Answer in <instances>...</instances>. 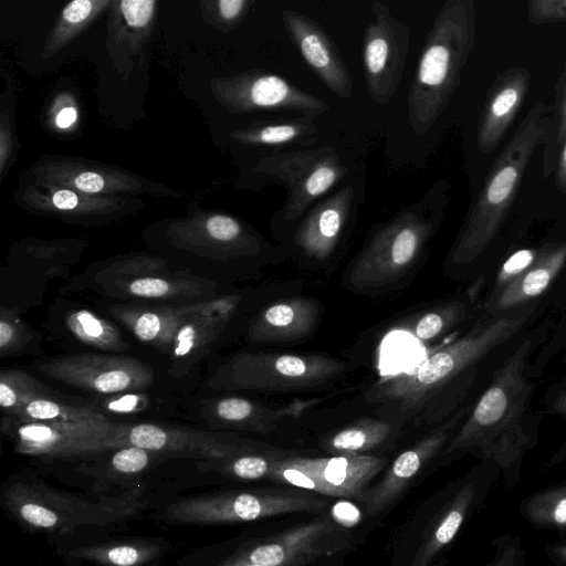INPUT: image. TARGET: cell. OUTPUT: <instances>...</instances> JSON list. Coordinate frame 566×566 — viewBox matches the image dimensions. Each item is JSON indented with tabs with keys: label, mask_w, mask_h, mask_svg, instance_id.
<instances>
[{
	"label": "cell",
	"mask_w": 566,
	"mask_h": 566,
	"mask_svg": "<svg viewBox=\"0 0 566 566\" xmlns=\"http://www.w3.org/2000/svg\"><path fill=\"white\" fill-rule=\"evenodd\" d=\"M44 397L54 398V395L27 371L15 368L0 371V407L8 418H13L30 401Z\"/></svg>",
	"instance_id": "836d02e7"
},
{
	"label": "cell",
	"mask_w": 566,
	"mask_h": 566,
	"mask_svg": "<svg viewBox=\"0 0 566 566\" xmlns=\"http://www.w3.org/2000/svg\"><path fill=\"white\" fill-rule=\"evenodd\" d=\"M536 340L527 337L505 359L441 452L446 458L472 453L494 463L509 490L520 482L524 458L538 437L531 408L534 384L526 374Z\"/></svg>",
	"instance_id": "6da1fadb"
},
{
	"label": "cell",
	"mask_w": 566,
	"mask_h": 566,
	"mask_svg": "<svg viewBox=\"0 0 566 566\" xmlns=\"http://www.w3.org/2000/svg\"><path fill=\"white\" fill-rule=\"evenodd\" d=\"M249 2L245 0H220L219 11L227 21H232L241 17Z\"/></svg>",
	"instance_id": "7dc6e473"
},
{
	"label": "cell",
	"mask_w": 566,
	"mask_h": 566,
	"mask_svg": "<svg viewBox=\"0 0 566 566\" xmlns=\"http://www.w3.org/2000/svg\"><path fill=\"white\" fill-rule=\"evenodd\" d=\"M20 422H78L107 420L102 412L87 407H77L55 398H38L25 405L13 418Z\"/></svg>",
	"instance_id": "e575fe53"
},
{
	"label": "cell",
	"mask_w": 566,
	"mask_h": 566,
	"mask_svg": "<svg viewBox=\"0 0 566 566\" xmlns=\"http://www.w3.org/2000/svg\"><path fill=\"white\" fill-rule=\"evenodd\" d=\"M553 409L566 417V391H562L557 395L553 401ZM566 462V441L558 449L556 453L547 461L548 465H558Z\"/></svg>",
	"instance_id": "f6af8a7d"
},
{
	"label": "cell",
	"mask_w": 566,
	"mask_h": 566,
	"mask_svg": "<svg viewBox=\"0 0 566 566\" xmlns=\"http://www.w3.org/2000/svg\"><path fill=\"white\" fill-rule=\"evenodd\" d=\"M116 274L113 289L128 296L170 300L193 297L202 293V285L193 277L179 274H139L136 271Z\"/></svg>",
	"instance_id": "4316f807"
},
{
	"label": "cell",
	"mask_w": 566,
	"mask_h": 566,
	"mask_svg": "<svg viewBox=\"0 0 566 566\" xmlns=\"http://www.w3.org/2000/svg\"><path fill=\"white\" fill-rule=\"evenodd\" d=\"M319 317L321 305L316 300L284 298L263 308L251 322L248 335L259 343L297 342L314 332Z\"/></svg>",
	"instance_id": "44dd1931"
},
{
	"label": "cell",
	"mask_w": 566,
	"mask_h": 566,
	"mask_svg": "<svg viewBox=\"0 0 566 566\" xmlns=\"http://www.w3.org/2000/svg\"><path fill=\"white\" fill-rule=\"evenodd\" d=\"M493 556L484 566H525L526 551L517 535L502 534L491 541Z\"/></svg>",
	"instance_id": "74e56055"
},
{
	"label": "cell",
	"mask_w": 566,
	"mask_h": 566,
	"mask_svg": "<svg viewBox=\"0 0 566 566\" xmlns=\"http://www.w3.org/2000/svg\"><path fill=\"white\" fill-rule=\"evenodd\" d=\"M371 21L365 29L363 64L367 92L378 106L394 97L403 75L410 48V29L381 1L370 3Z\"/></svg>",
	"instance_id": "7c38bea8"
},
{
	"label": "cell",
	"mask_w": 566,
	"mask_h": 566,
	"mask_svg": "<svg viewBox=\"0 0 566 566\" xmlns=\"http://www.w3.org/2000/svg\"><path fill=\"white\" fill-rule=\"evenodd\" d=\"M347 370V364L323 354L239 353L216 370L208 385L226 391H312L334 385Z\"/></svg>",
	"instance_id": "52a82bcc"
},
{
	"label": "cell",
	"mask_w": 566,
	"mask_h": 566,
	"mask_svg": "<svg viewBox=\"0 0 566 566\" xmlns=\"http://www.w3.org/2000/svg\"><path fill=\"white\" fill-rule=\"evenodd\" d=\"M518 513L533 528L566 537V480L526 495L520 501Z\"/></svg>",
	"instance_id": "83f0119b"
},
{
	"label": "cell",
	"mask_w": 566,
	"mask_h": 566,
	"mask_svg": "<svg viewBox=\"0 0 566 566\" xmlns=\"http://www.w3.org/2000/svg\"><path fill=\"white\" fill-rule=\"evenodd\" d=\"M530 82L525 67L510 69L496 78L479 122L478 146L482 153H490L500 144L523 105Z\"/></svg>",
	"instance_id": "ffe728a7"
},
{
	"label": "cell",
	"mask_w": 566,
	"mask_h": 566,
	"mask_svg": "<svg viewBox=\"0 0 566 566\" xmlns=\"http://www.w3.org/2000/svg\"><path fill=\"white\" fill-rule=\"evenodd\" d=\"M475 34L474 2L447 0L426 36L409 91L408 118L417 135L433 126L458 90Z\"/></svg>",
	"instance_id": "277c9868"
},
{
	"label": "cell",
	"mask_w": 566,
	"mask_h": 566,
	"mask_svg": "<svg viewBox=\"0 0 566 566\" xmlns=\"http://www.w3.org/2000/svg\"><path fill=\"white\" fill-rule=\"evenodd\" d=\"M142 493L137 489L91 500L43 483L15 481L3 489L1 502L28 530L65 535L84 525L105 526L130 517L142 506Z\"/></svg>",
	"instance_id": "8992f818"
},
{
	"label": "cell",
	"mask_w": 566,
	"mask_h": 566,
	"mask_svg": "<svg viewBox=\"0 0 566 566\" xmlns=\"http://www.w3.org/2000/svg\"><path fill=\"white\" fill-rule=\"evenodd\" d=\"M501 475L492 462H482L455 485L418 547L411 566H429L455 538L469 517L481 510Z\"/></svg>",
	"instance_id": "2e32d148"
},
{
	"label": "cell",
	"mask_w": 566,
	"mask_h": 566,
	"mask_svg": "<svg viewBox=\"0 0 566 566\" xmlns=\"http://www.w3.org/2000/svg\"><path fill=\"white\" fill-rule=\"evenodd\" d=\"M154 6V0H124L120 2L122 12L126 22L136 28L143 27L149 22Z\"/></svg>",
	"instance_id": "7bdbcfd3"
},
{
	"label": "cell",
	"mask_w": 566,
	"mask_h": 566,
	"mask_svg": "<svg viewBox=\"0 0 566 566\" xmlns=\"http://www.w3.org/2000/svg\"><path fill=\"white\" fill-rule=\"evenodd\" d=\"M542 249H520L512 253L500 268L492 294L506 287L537 260Z\"/></svg>",
	"instance_id": "f35d334b"
},
{
	"label": "cell",
	"mask_w": 566,
	"mask_h": 566,
	"mask_svg": "<svg viewBox=\"0 0 566 566\" xmlns=\"http://www.w3.org/2000/svg\"><path fill=\"white\" fill-rule=\"evenodd\" d=\"M92 7L93 2L88 0L72 1L63 10V18L71 23L82 22L92 12Z\"/></svg>",
	"instance_id": "ee69618b"
},
{
	"label": "cell",
	"mask_w": 566,
	"mask_h": 566,
	"mask_svg": "<svg viewBox=\"0 0 566 566\" xmlns=\"http://www.w3.org/2000/svg\"><path fill=\"white\" fill-rule=\"evenodd\" d=\"M565 264L566 242L542 248L531 268L506 287L492 294L485 304L486 312L496 315L534 302L549 287Z\"/></svg>",
	"instance_id": "603a6c76"
},
{
	"label": "cell",
	"mask_w": 566,
	"mask_h": 566,
	"mask_svg": "<svg viewBox=\"0 0 566 566\" xmlns=\"http://www.w3.org/2000/svg\"><path fill=\"white\" fill-rule=\"evenodd\" d=\"M551 108L536 103L518 125L488 174L451 250L458 264L471 263L494 239L516 197L536 149L552 132Z\"/></svg>",
	"instance_id": "5b68a950"
},
{
	"label": "cell",
	"mask_w": 566,
	"mask_h": 566,
	"mask_svg": "<svg viewBox=\"0 0 566 566\" xmlns=\"http://www.w3.org/2000/svg\"><path fill=\"white\" fill-rule=\"evenodd\" d=\"M190 304L176 306L115 305L113 316L143 343L171 353L179 325Z\"/></svg>",
	"instance_id": "d4e9b609"
},
{
	"label": "cell",
	"mask_w": 566,
	"mask_h": 566,
	"mask_svg": "<svg viewBox=\"0 0 566 566\" xmlns=\"http://www.w3.org/2000/svg\"><path fill=\"white\" fill-rule=\"evenodd\" d=\"M140 396L127 395L120 398L119 400H114L109 407L115 410H135L137 406L140 403Z\"/></svg>",
	"instance_id": "816d5d0a"
},
{
	"label": "cell",
	"mask_w": 566,
	"mask_h": 566,
	"mask_svg": "<svg viewBox=\"0 0 566 566\" xmlns=\"http://www.w3.org/2000/svg\"><path fill=\"white\" fill-rule=\"evenodd\" d=\"M340 531L333 520L323 516L241 549L230 557L263 566H303L343 549L348 536Z\"/></svg>",
	"instance_id": "9a60e30c"
},
{
	"label": "cell",
	"mask_w": 566,
	"mask_h": 566,
	"mask_svg": "<svg viewBox=\"0 0 566 566\" xmlns=\"http://www.w3.org/2000/svg\"><path fill=\"white\" fill-rule=\"evenodd\" d=\"M217 566H263V565H256V564H252L249 562L238 560V559L229 557L228 559H226L224 562H222L221 564H219Z\"/></svg>",
	"instance_id": "db71d44e"
},
{
	"label": "cell",
	"mask_w": 566,
	"mask_h": 566,
	"mask_svg": "<svg viewBox=\"0 0 566 566\" xmlns=\"http://www.w3.org/2000/svg\"><path fill=\"white\" fill-rule=\"evenodd\" d=\"M469 409L470 407L460 410L452 419L429 432L396 458L384 479L375 488L365 492L360 499L368 516L377 515L387 509L420 470L439 452H442Z\"/></svg>",
	"instance_id": "d6986e66"
},
{
	"label": "cell",
	"mask_w": 566,
	"mask_h": 566,
	"mask_svg": "<svg viewBox=\"0 0 566 566\" xmlns=\"http://www.w3.org/2000/svg\"><path fill=\"white\" fill-rule=\"evenodd\" d=\"M566 137V66L556 87L555 118L545 148V170L548 171L556 149L559 151ZM551 171V168H549Z\"/></svg>",
	"instance_id": "8d00e7d4"
},
{
	"label": "cell",
	"mask_w": 566,
	"mask_h": 566,
	"mask_svg": "<svg viewBox=\"0 0 566 566\" xmlns=\"http://www.w3.org/2000/svg\"><path fill=\"white\" fill-rule=\"evenodd\" d=\"M468 315V304L464 301L453 300L433 306L402 324V329L412 335L423 345L452 331L464 321Z\"/></svg>",
	"instance_id": "1f68e13d"
},
{
	"label": "cell",
	"mask_w": 566,
	"mask_h": 566,
	"mask_svg": "<svg viewBox=\"0 0 566 566\" xmlns=\"http://www.w3.org/2000/svg\"><path fill=\"white\" fill-rule=\"evenodd\" d=\"M366 197L365 176L354 174L336 191L314 203L297 222L295 249L306 259L325 262L339 247Z\"/></svg>",
	"instance_id": "5bb4252c"
},
{
	"label": "cell",
	"mask_w": 566,
	"mask_h": 566,
	"mask_svg": "<svg viewBox=\"0 0 566 566\" xmlns=\"http://www.w3.org/2000/svg\"><path fill=\"white\" fill-rule=\"evenodd\" d=\"M386 460L369 454L275 458L270 479L321 494L361 499Z\"/></svg>",
	"instance_id": "8fae6325"
},
{
	"label": "cell",
	"mask_w": 566,
	"mask_h": 566,
	"mask_svg": "<svg viewBox=\"0 0 566 566\" xmlns=\"http://www.w3.org/2000/svg\"><path fill=\"white\" fill-rule=\"evenodd\" d=\"M75 187L85 192H97L104 187V179L95 172H83L74 180Z\"/></svg>",
	"instance_id": "bcb514c9"
},
{
	"label": "cell",
	"mask_w": 566,
	"mask_h": 566,
	"mask_svg": "<svg viewBox=\"0 0 566 566\" xmlns=\"http://www.w3.org/2000/svg\"><path fill=\"white\" fill-rule=\"evenodd\" d=\"M125 446H135L155 453L195 457L218 461L253 451L244 444L197 430L165 428L151 423L125 424Z\"/></svg>",
	"instance_id": "ac0fdd59"
},
{
	"label": "cell",
	"mask_w": 566,
	"mask_h": 566,
	"mask_svg": "<svg viewBox=\"0 0 566 566\" xmlns=\"http://www.w3.org/2000/svg\"><path fill=\"white\" fill-rule=\"evenodd\" d=\"M326 501L295 490L222 491L180 499L166 509L176 524L211 525L321 511Z\"/></svg>",
	"instance_id": "9c48e42d"
},
{
	"label": "cell",
	"mask_w": 566,
	"mask_h": 566,
	"mask_svg": "<svg viewBox=\"0 0 566 566\" xmlns=\"http://www.w3.org/2000/svg\"><path fill=\"white\" fill-rule=\"evenodd\" d=\"M155 454V452L128 444L115 450L111 464L117 473L135 474L144 471Z\"/></svg>",
	"instance_id": "60d3db41"
},
{
	"label": "cell",
	"mask_w": 566,
	"mask_h": 566,
	"mask_svg": "<svg viewBox=\"0 0 566 566\" xmlns=\"http://www.w3.org/2000/svg\"><path fill=\"white\" fill-rule=\"evenodd\" d=\"M450 189L449 180L441 179L389 220L375 224L348 270L350 287L375 291L409 273L442 223Z\"/></svg>",
	"instance_id": "3957f363"
},
{
	"label": "cell",
	"mask_w": 566,
	"mask_h": 566,
	"mask_svg": "<svg viewBox=\"0 0 566 566\" xmlns=\"http://www.w3.org/2000/svg\"><path fill=\"white\" fill-rule=\"evenodd\" d=\"M77 113L73 107L63 108L55 118V123L60 128L70 127L76 119Z\"/></svg>",
	"instance_id": "f5cc1de1"
},
{
	"label": "cell",
	"mask_w": 566,
	"mask_h": 566,
	"mask_svg": "<svg viewBox=\"0 0 566 566\" xmlns=\"http://www.w3.org/2000/svg\"><path fill=\"white\" fill-rule=\"evenodd\" d=\"M161 547L143 541H124L77 547L73 558L102 566H145L159 556Z\"/></svg>",
	"instance_id": "f546056e"
},
{
	"label": "cell",
	"mask_w": 566,
	"mask_h": 566,
	"mask_svg": "<svg viewBox=\"0 0 566 566\" xmlns=\"http://www.w3.org/2000/svg\"><path fill=\"white\" fill-rule=\"evenodd\" d=\"M39 370L65 385L103 395L136 392L154 382V370L132 356L83 353L50 358Z\"/></svg>",
	"instance_id": "4fadbf2b"
},
{
	"label": "cell",
	"mask_w": 566,
	"mask_h": 566,
	"mask_svg": "<svg viewBox=\"0 0 566 566\" xmlns=\"http://www.w3.org/2000/svg\"><path fill=\"white\" fill-rule=\"evenodd\" d=\"M27 343V328L19 316L1 307L0 313V355L7 356L18 352Z\"/></svg>",
	"instance_id": "ab89813d"
},
{
	"label": "cell",
	"mask_w": 566,
	"mask_h": 566,
	"mask_svg": "<svg viewBox=\"0 0 566 566\" xmlns=\"http://www.w3.org/2000/svg\"><path fill=\"white\" fill-rule=\"evenodd\" d=\"M208 410L212 420L222 427L261 433L275 430L281 419L295 411L293 408L271 409L237 396L218 398Z\"/></svg>",
	"instance_id": "484cf974"
},
{
	"label": "cell",
	"mask_w": 566,
	"mask_h": 566,
	"mask_svg": "<svg viewBox=\"0 0 566 566\" xmlns=\"http://www.w3.org/2000/svg\"><path fill=\"white\" fill-rule=\"evenodd\" d=\"M537 303L491 315L459 338L428 353L415 367L376 382L367 399L397 415L411 416L442 394L457 405L473 384L479 365L515 336L533 317Z\"/></svg>",
	"instance_id": "7a4b0ae2"
},
{
	"label": "cell",
	"mask_w": 566,
	"mask_h": 566,
	"mask_svg": "<svg viewBox=\"0 0 566 566\" xmlns=\"http://www.w3.org/2000/svg\"><path fill=\"white\" fill-rule=\"evenodd\" d=\"M555 181L558 190L566 193V137L558 151Z\"/></svg>",
	"instance_id": "681fc988"
},
{
	"label": "cell",
	"mask_w": 566,
	"mask_h": 566,
	"mask_svg": "<svg viewBox=\"0 0 566 566\" xmlns=\"http://www.w3.org/2000/svg\"><path fill=\"white\" fill-rule=\"evenodd\" d=\"M65 324L81 343L94 348L118 353L129 347L115 325L91 311L77 310L69 313Z\"/></svg>",
	"instance_id": "d6a6232c"
},
{
	"label": "cell",
	"mask_w": 566,
	"mask_h": 566,
	"mask_svg": "<svg viewBox=\"0 0 566 566\" xmlns=\"http://www.w3.org/2000/svg\"><path fill=\"white\" fill-rule=\"evenodd\" d=\"M545 554L554 566H566V537L546 545Z\"/></svg>",
	"instance_id": "c3c4849f"
},
{
	"label": "cell",
	"mask_w": 566,
	"mask_h": 566,
	"mask_svg": "<svg viewBox=\"0 0 566 566\" xmlns=\"http://www.w3.org/2000/svg\"><path fill=\"white\" fill-rule=\"evenodd\" d=\"M527 17L536 25L566 21V0H532L527 3Z\"/></svg>",
	"instance_id": "b9f144b4"
},
{
	"label": "cell",
	"mask_w": 566,
	"mask_h": 566,
	"mask_svg": "<svg viewBox=\"0 0 566 566\" xmlns=\"http://www.w3.org/2000/svg\"><path fill=\"white\" fill-rule=\"evenodd\" d=\"M52 201L59 209L71 210L77 206L78 199L77 196L70 190H60L53 195Z\"/></svg>",
	"instance_id": "f907efd6"
},
{
	"label": "cell",
	"mask_w": 566,
	"mask_h": 566,
	"mask_svg": "<svg viewBox=\"0 0 566 566\" xmlns=\"http://www.w3.org/2000/svg\"><path fill=\"white\" fill-rule=\"evenodd\" d=\"M317 136L318 128L314 118L304 115L261 123L241 134L242 140L265 146L311 145Z\"/></svg>",
	"instance_id": "4dcf8cb0"
},
{
	"label": "cell",
	"mask_w": 566,
	"mask_h": 566,
	"mask_svg": "<svg viewBox=\"0 0 566 566\" xmlns=\"http://www.w3.org/2000/svg\"><path fill=\"white\" fill-rule=\"evenodd\" d=\"M276 457L263 455L249 451L229 459L210 461L212 468L222 473L245 481L270 478L273 461Z\"/></svg>",
	"instance_id": "d590c367"
},
{
	"label": "cell",
	"mask_w": 566,
	"mask_h": 566,
	"mask_svg": "<svg viewBox=\"0 0 566 566\" xmlns=\"http://www.w3.org/2000/svg\"><path fill=\"white\" fill-rule=\"evenodd\" d=\"M125 424L108 420L78 422H20L8 432L19 453L72 459L124 447Z\"/></svg>",
	"instance_id": "30bf717a"
},
{
	"label": "cell",
	"mask_w": 566,
	"mask_h": 566,
	"mask_svg": "<svg viewBox=\"0 0 566 566\" xmlns=\"http://www.w3.org/2000/svg\"><path fill=\"white\" fill-rule=\"evenodd\" d=\"M241 91L240 99L248 109L295 111L313 118L329 111L326 102L273 73L247 77Z\"/></svg>",
	"instance_id": "7402d4cb"
},
{
	"label": "cell",
	"mask_w": 566,
	"mask_h": 566,
	"mask_svg": "<svg viewBox=\"0 0 566 566\" xmlns=\"http://www.w3.org/2000/svg\"><path fill=\"white\" fill-rule=\"evenodd\" d=\"M240 295L190 304L179 325L171 350L174 358L188 357L213 342L234 314Z\"/></svg>",
	"instance_id": "cb8c5ba5"
},
{
	"label": "cell",
	"mask_w": 566,
	"mask_h": 566,
	"mask_svg": "<svg viewBox=\"0 0 566 566\" xmlns=\"http://www.w3.org/2000/svg\"><path fill=\"white\" fill-rule=\"evenodd\" d=\"M281 18L290 40L319 80L338 97H352V75L326 30L296 10L284 9Z\"/></svg>",
	"instance_id": "e0dca14e"
},
{
	"label": "cell",
	"mask_w": 566,
	"mask_h": 566,
	"mask_svg": "<svg viewBox=\"0 0 566 566\" xmlns=\"http://www.w3.org/2000/svg\"><path fill=\"white\" fill-rule=\"evenodd\" d=\"M397 429L394 420L359 419L327 436L323 448L334 455L365 454L386 442Z\"/></svg>",
	"instance_id": "f1b7e54d"
},
{
	"label": "cell",
	"mask_w": 566,
	"mask_h": 566,
	"mask_svg": "<svg viewBox=\"0 0 566 566\" xmlns=\"http://www.w3.org/2000/svg\"><path fill=\"white\" fill-rule=\"evenodd\" d=\"M259 169L284 186L286 198L274 223L292 226L345 179L353 168L332 146L274 151L261 159Z\"/></svg>",
	"instance_id": "ba28073f"
}]
</instances>
